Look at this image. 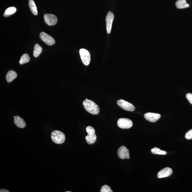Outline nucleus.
<instances>
[{
	"label": "nucleus",
	"mask_w": 192,
	"mask_h": 192,
	"mask_svg": "<svg viewBox=\"0 0 192 192\" xmlns=\"http://www.w3.org/2000/svg\"><path fill=\"white\" fill-rule=\"evenodd\" d=\"M82 104L85 110L93 115H98L100 112L99 106L93 101L86 99L83 101Z\"/></svg>",
	"instance_id": "f257e3e1"
},
{
	"label": "nucleus",
	"mask_w": 192,
	"mask_h": 192,
	"mask_svg": "<svg viewBox=\"0 0 192 192\" xmlns=\"http://www.w3.org/2000/svg\"><path fill=\"white\" fill-rule=\"evenodd\" d=\"M52 140L55 143L61 144L63 143L65 141V136L64 133L58 131H54L51 133Z\"/></svg>",
	"instance_id": "f03ea898"
},
{
	"label": "nucleus",
	"mask_w": 192,
	"mask_h": 192,
	"mask_svg": "<svg viewBox=\"0 0 192 192\" xmlns=\"http://www.w3.org/2000/svg\"><path fill=\"white\" fill-rule=\"evenodd\" d=\"M79 54L83 64L85 66L89 65L91 60L89 52L86 49H82L79 50Z\"/></svg>",
	"instance_id": "7ed1b4c3"
},
{
	"label": "nucleus",
	"mask_w": 192,
	"mask_h": 192,
	"mask_svg": "<svg viewBox=\"0 0 192 192\" xmlns=\"http://www.w3.org/2000/svg\"><path fill=\"white\" fill-rule=\"evenodd\" d=\"M117 105L125 110L133 112L135 109V107L134 105L123 99L118 100L117 101Z\"/></svg>",
	"instance_id": "20e7f679"
},
{
	"label": "nucleus",
	"mask_w": 192,
	"mask_h": 192,
	"mask_svg": "<svg viewBox=\"0 0 192 192\" xmlns=\"http://www.w3.org/2000/svg\"><path fill=\"white\" fill-rule=\"evenodd\" d=\"M117 125L122 129H129L132 126L133 123L129 119L120 118L117 121Z\"/></svg>",
	"instance_id": "39448f33"
},
{
	"label": "nucleus",
	"mask_w": 192,
	"mask_h": 192,
	"mask_svg": "<svg viewBox=\"0 0 192 192\" xmlns=\"http://www.w3.org/2000/svg\"><path fill=\"white\" fill-rule=\"evenodd\" d=\"M40 37L41 40L47 45L52 46L55 43V40L52 36L43 32L40 33Z\"/></svg>",
	"instance_id": "423d86ee"
},
{
	"label": "nucleus",
	"mask_w": 192,
	"mask_h": 192,
	"mask_svg": "<svg viewBox=\"0 0 192 192\" xmlns=\"http://www.w3.org/2000/svg\"><path fill=\"white\" fill-rule=\"evenodd\" d=\"M114 19V14L112 12H108L106 18V28L108 34H110Z\"/></svg>",
	"instance_id": "0eeeda50"
},
{
	"label": "nucleus",
	"mask_w": 192,
	"mask_h": 192,
	"mask_svg": "<svg viewBox=\"0 0 192 192\" xmlns=\"http://www.w3.org/2000/svg\"><path fill=\"white\" fill-rule=\"evenodd\" d=\"M44 18L46 24L49 26L55 25L58 22V18L53 14H45L44 16Z\"/></svg>",
	"instance_id": "6e6552de"
},
{
	"label": "nucleus",
	"mask_w": 192,
	"mask_h": 192,
	"mask_svg": "<svg viewBox=\"0 0 192 192\" xmlns=\"http://www.w3.org/2000/svg\"><path fill=\"white\" fill-rule=\"evenodd\" d=\"M117 155L119 157L122 159L125 158L129 159L130 158L129 150L124 146H122L119 148Z\"/></svg>",
	"instance_id": "1a4fd4ad"
},
{
	"label": "nucleus",
	"mask_w": 192,
	"mask_h": 192,
	"mask_svg": "<svg viewBox=\"0 0 192 192\" xmlns=\"http://www.w3.org/2000/svg\"><path fill=\"white\" fill-rule=\"evenodd\" d=\"M144 117L148 121L151 123H155L161 118V115L157 113L147 112L144 114Z\"/></svg>",
	"instance_id": "9d476101"
},
{
	"label": "nucleus",
	"mask_w": 192,
	"mask_h": 192,
	"mask_svg": "<svg viewBox=\"0 0 192 192\" xmlns=\"http://www.w3.org/2000/svg\"><path fill=\"white\" fill-rule=\"evenodd\" d=\"M173 170L171 168L166 167L164 168L158 173L157 177L158 178H162L167 177L172 175Z\"/></svg>",
	"instance_id": "9b49d317"
},
{
	"label": "nucleus",
	"mask_w": 192,
	"mask_h": 192,
	"mask_svg": "<svg viewBox=\"0 0 192 192\" xmlns=\"http://www.w3.org/2000/svg\"><path fill=\"white\" fill-rule=\"evenodd\" d=\"M14 122L15 125L19 128H23L26 126V124L25 121L18 116L14 118Z\"/></svg>",
	"instance_id": "f8f14e48"
},
{
	"label": "nucleus",
	"mask_w": 192,
	"mask_h": 192,
	"mask_svg": "<svg viewBox=\"0 0 192 192\" xmlns=\"http://www.w3.org/2000/svg\"><path fill=\"white\" fill-rule=\"evenodd\" d=\"M17 77V73L12 70L9 71L6 76V79L8 82H11Z\"/></svg>",
	"instance_id": "ddd939ff"
},
{
	"label": "nucleus",
	"mask_w": 192,
	"mask_h": 192,
	"mask_svg": "<svg viewBox=\"0 0 192 192\" xmlns=\"http://www.w3.org/2000/svg\"><path fill=\"white\" fill-rule=\"evenodd\" d=\"M175 5L177 8L179 9L185 8L189 6V5L187 3L186 0H178L176 1Z\"/></svg>",
	"instance_id": "4468645a"
},
{
	"label": "nucleus",
	"mask_w": 192,
	"mask_h": 192,
	"mask_svg": "<svg viewBox=\"0 0 192 192\" xmlns=\"http://www.w3.org/2000/svg\"><path fill=\"white\" fill-rule=\"evenodd\" d=\"M28 5L32 13L35 15H37L38 14V12L37 7L34 1L33 0H29Z\"/></svg>",
	"instance_id": "2eb2a0df"
},
{
	"label": "nucleus",
	"mask_w": 192,
	"mask_h": 192,
	"mask_svg": "<svg viewBox=\"0 0 192 192\" xmlns=\"http://www.w3.org/2000/svg\"><path fill=\"white\" fill-rule=\"evenodd\" d=\"M42 51V47L40 46L39 44H36L35 45L33 55L35 58H37L40 55Z\"/></svg>",
	"instance_id": "dca6fc26"
},
{
	"label": "nucleus",
	"mask_w": 192,
	"mask_h": 192,
	"mask_svg": "<svg viewBox=\"0 0 192 192\" xmlns=\"http://www.w3.org/2000/svg\"><path fill=\"white\" fill-rule=\"evenodd\" d=\"M17 11V9L15 7H10L6 9L4 14L5 17H8L15 13Z\"/></svg>",
	"instance_id": "f3484780"
},
{
	"label": "nucleus",
	"mask_w": 192,
	"mask_h": 192,
	"mask_svg": "<svg viewBox=\"0 0 192 192\" xmlns=\"http://www.w3.org/2000/svg\"><path fill=\"white\" fill-rule=\"evenodd\" d=\"M96 134H88L85 137V139L87 143L89 144H92L96 142Z\"/></svg>",
	"instance_id": "a211bd4d"
},
{
	"label": "nucleus",
	"mask_w": 192,
	"mask_h": 192,
	"mask_svg": "<svg viewBox=\"0 0 192 192\" xmlns=\"http://www.w3.org/2000/svg\"><path fill=\"white\" fill-rule=\"evenodd\" d=\"M30 58L28 54L25 53L22 55L19 61L20 64H23L28 63L30 61Z\"/></svg>",
	"instance_id": "6ab92c4d"
},
{
	"label": "nucleus",
	"mask_w": 192,
	"mask_h": 192,
	"mask_svg": "<svg viewBox=\"0 0 192 192\" xmlns=\"http://www.w3.org/2000/svg\"><path fill=\"white\" fill-rule=\"evenodd\" d=\"M152 153L154 155H164L167 154V152L164 150H161V149L155 147L152 148L151 150Z\"/></svg>",
	"instance_id": "aec40b11"
},
{
	"label": "nucleus",
	"mask_w": 192,
	"mask_h": 192,
	"mask_svg": "<svg viewBox=\"0 0 192 192\" xmlns=\"http://www.w3.org/2000/svg\"><path fill=\"white\" fill-rule=\"evenodd\" d=\"M101 192H112V189L110 187L107 185H104L101 187Z\"/></svg>",
	"instance_id": "412c9836"
},
{
	"label": "nucleus",
	"mask_w": 192,
	"mask_h": 192,
	"mask_svg": "<svg viewBox=\"0 0 192 192\" xmlns=\"http://www.w3.org/2000/svg\"><path fill=\"white\" fill-rule=\"evenodd\" d=\"M86 130L88 134H95L96 133L94 128L91 126L87 127Z\"/></svg>",
	"instance_id": "4be33fe9"
},
{
	"label": "nucleus",
	"mask_w": 192,
	"mask_h": 192,
	"mask_svg": "<svg viewBox=\"0 0 192 192\" xmlns=\"http://www.w3.org/2000/svg\"><path fill=\"white\" fill-rule=\"evenodd\" d=\"M185 137L187 139H192V129L190 130L186 134Z\"/></svg>",
	"instance_id": "5701e85b"
},
{
	"label": "nucleus",
	"mask_w": 192,
	"mask_h": 192,
	"mask_svg": "<svg viewBox=\"0 0 192 192\" xmlns=\"http://www.w3.org/2000/svg\"><path fill=\"white\" fill-rule=\"evenodd\" d=\"M186 97L189 102L192 105V94L191 93H187Z\"/></svg>",
	"instance_id": "b1692460"
},
{
	"label": "nucleus",
	"mask_w": 192,
	"mask_h": 192,
	"mask_svg": "<svg viewBox=\"0 0 192 192\" xmlns=\"http://www.w3.org/2000/svg\"><path fill=\"white\" fill-rule=\"evenodd\" d=\"M0 192H9V191L7 190L6 189H1L0 190Z\"/></svg>",
	"instance_id": "393cba45"
},
{
	"label": "nucleus",
	"mask_w": 192,
	"mask_h": 192,
	"mask_svg": "<svg viewBox=\"0 0 192 192\" xmlns=\"http://www.w3.org/2000/svg\"><path fill=\"white\" fill-rule=\"evenodd\" d=\"M15 117H16V116H14V118H15Z\"/></svg>",
	"instance_id": "a878e982"
}]
</instances>
